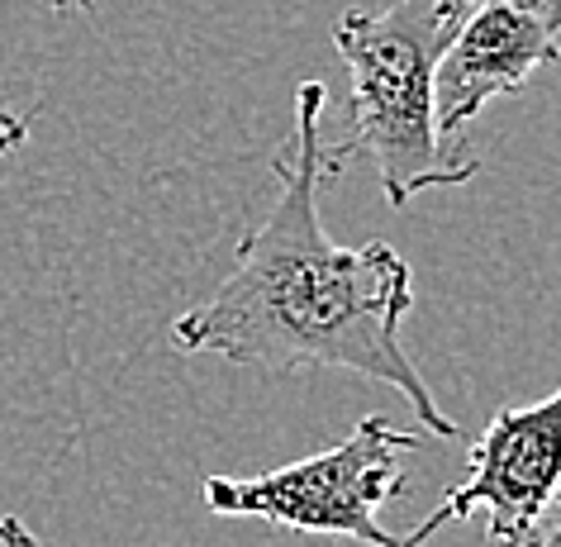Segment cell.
Here are the masks:
<instances>
[{"label":"cell","mask_w":561,"mask_h":547,"mask_svg":"<svg viewBox=\"0 0 561 547\" xmlns=\"http://www.w3.org/2000/svg\"><path fill=\"white\" fill-rule=\"evenodd\" d=\"M24 138H30V124L20 115H10L5 105H0V158H10V152L24 148Z\"/></svg>","instance_id":"8992f818"},{"label":"cell","mask_w":561,"mask_h":547,"mask_svg":"<svg viewBox=\"0 0 561 547\" xmlns=\"http://www.w3.org/2000/svg\"><path fill=\"white\" fill-rule=\"evenodd\" d=\"M561 58V0H476L447 44L433 81V115L447 144L495 95L518 91L538 67Z\"/></svg>","instance_id":"5b68a950"},{"label":"cell","mask_w":561,"mask_h":547,"mask_svg":"<svg viewBox=\"0 0 561 547\" xmlns=\"http://www.w3.org/2000/svg\"><path fill=\"white\" fill-rule=\"evenodd\" d=\"M424 443V433L367 414L343 443L266 476H205L201 500L219 518H262L290 533H324L362 547H396L381 524L390 500L410 495L404 453Z\"/></svg>","instance_id":"3957f363"},{"label":"cell","mask_w":561,"mask_h":547,"mask_svg":"<svg viewBox=\"0 0 561 547\" xmlns=\"http://www.w3.org/2000/svg\"><path fill=\"white\" fill-rule=\"evenodd\" d=\"M324 105V81H300L296 134L272 158V209L238 243V262L215 296L172 324V343L252 372H357L400 390L428 433L461 438L400 343V324L414 310L410 262L381 238L362 248L333 243L319 219V186L347 167L319 134Z\"/></svg>","instance_id":"6da1fadb"},{"label":"cell","mask_w":561,"mask_h":547,"mask_svg":"<svg viewBox=\"0 0 561 547\" xmlns=\"http://www.w3.org/2000/svg\"><path fill=\"white\" fill-rule=\"evenodd\" d=\"M476 0H390L381 15L347 10L333 24V48L353 81V134L333 152H367L386 205H410L428 186H461L481 172L461 144H447L433 115V81L447 44Z\"/></svg>","instance_id":"7a4b0ae2"},{"label":"cell","mask_w":561,"mask_h":547,"mask_svg":"<svg viewBox=\"0 0 561 547\" xmlns=\"http://www.w3.org/2000/svg\"><path fill=\"white\" fill-rule=\"evenodd\" d=\"M542 547H561V504L552 510V518H547V538H542Z\"/></svg>","instance_id":"ba28073f"},{"label":"cell","mask_w":561,"mask_h":547,"mask_svg":"<svg viewBox=\"0 0 561 547\" xmlns=\"http://www.w3.org/2000/svg\"><path fill=\"white\" fill-rule=\"evenodd\" d=\"M561 490V386L538 404H504L485 433L471 443L467 481L447 490L443 504H433L424 524H414L410 538L396 547H428L433 533H443L471 510H485V543L490 547H542L547 518L557 510Z\"/></svg>","instance_id":"277c9868"},{"label":"cell","mask_w":561,"mask_h":547,"mask_svg":"<svg viewBox=\"0 0 561 547\" xmlns=\"http://www.w3.org/2000/svg\"><path fill=\"white\" fill-rule=\"evenodd\" d=\"M58 15H87V10H95V0H48Z\"/></svg>","instance_id":"52a82bcc"}]
</instances>
